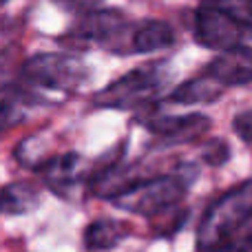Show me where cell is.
Here are the masks:
<instances>
[{"instance_id":"13","label":"cell","mask_w":252,"mask_h":252,"mask_svg":"<svg viewBox=\"0 0 252 252\" xmlns=\"http://www.w3.org/2000/svg\"><path fill=\"white\" fill-rule=\"evenodd\" d=\"M128 223L118 219H95L84 230V246L89 252H104L111 250L128 237Z\"/></svg>"},{"instance_id":"15","label":"cell","mask_w":252,"mask_h":252,"mask_svg":"<svg viewBox=\"0 0 252 252\" xmlns=\"http://www.w3.org/2000/svg\"><path fill=\"white\" fill-rule=\"evenodd\" d=\"M204 4H210V7L219 9V11H226L232 18H237V20L250 25V16H252L250 0H204Z\"/></svg>"},{"instance_id":"16","label":"cell","mask_w":252,"mask_h":252,"mask_svg":"<svg viewBox=\"0 0 252 252\" xmlns=\"http://www.w3.org/2000/svg\"><path fill=\"white\" fill-rule=\"evenodd\" d=\"M201 159L210 166H223L230 159V146H228L223 139H210V142L204 144Z\"/></svg>"},{"instance_id":"1","label":"cell","mask_w":252,"mask_h":252,"mask_svg":"<svg viewBox=\"0 0 252 252\" xmlns=\"http://www.w3.org/2000/svg\"><path fill=\"white\" fill-rule=\"evenodd\" d=\"M252 241V184L246 179L206 208L197 228V250L250 246Z\"/></svg>"},{"instance_id":"4","label":"cell","mask_w":252,"mask_h":252,"mask_svg":"<svg viewBox=\"0 0 252 252\" xmlns=\"http://www.w3.org/2000/svg\"><path fill=\"white\" fill-rule=\"evenodd\" d=\"M168 82L164 64L153 62L142 64L137 69L128 71L126 75L111 82L109 87L100 89L93 95V104L97 109H135L153 102Z\"/></svg>"},{"instance_id":"21","label":"cell","mask_w":252,"mask_h":252,"mask_svg":"<svg viewBox=\"0 0 252 252\" xmlns=\"http://www.w3.org/2000/svg\"><path fill=\"white\" fill-rule=\"evenodd\" d=\"M4 2H9V0H0V7H4Z\"/></svg>"},{"instance_id":"14","label":"cell","mask_w":252,"mask_h":252,"mask_svg":"<svg viewBox=\"0 0 252 252\" xmlns=\"http://www.w3.org/2000/svg\"><path fill=\"white\" fill-rule=\"evenodd\" d=\"M40 204V188L31 182H13L0 190V213L25 215Z\"/></svg>"},{"instance_id":"18","label":"cell","mask_w":252,"mask_h":252,"mask_svg":"<svg viewBox=\"0 0 252 252\" xmlns=\"http://www.w3.org/2000/svg\"><path fill=\"white\" fill-rule=\"evenodd\" d=\"M232 128H235V133L239 135V139L244 144H250V130H252V115L250 111H241L239 115H235V120H232Z\"/></svg>"},{"instance_id":"11","label":"cell","mask_w":252,"mask_h":252,"mask_svg":"<svg viewBox=\"0 0 252 252\" xmlns=\"http://www.w3.org/2000/svg\"><path fill=\"white\" fill-rule=\"evenodd\" d=\"M38 102H40L38 95L22 89L18 82L4 87L0 91V135L20 124L27 118L29 106L38 104Z\"/></svg>"},{"instance_id":"17","label":"cell","mask_w":252,"mask_h":252,"mask_svg":"<svg viewBox=\"0 0 252 252\" xmlns=\"http://www.w3.org/2000/svg\"><path fill=\"white\" fill-rule=\"evenodd\" d=\"M56 4H60L62 9L75 13V16H82V13H89L93 9L102 7V0H53Z\"/></svg>"},{"instance_id":"5","label":"cell","mask_w":252,"mask_h":252,"mask_svg":"<svg viewBox=\"0 0 252 252\" xmlns=\"http://www.w3.org/2000/svg\"><path fill=\"white\" fill-rule=\"evenodd\" d=\"M133 31L130 22L126 20L122 11L115 9H93L82 13L80 20L69 29L62 40H75V42H95L113 51H128V33ZM130 53V51H128Z\"/></svg>"},{"instance_id":"10","label":"cell","mask_w":252,"mask_h":252,"mask_svg":"<svg viewBox=\"0 0 252 252\" xmlns=\"http://www.w3.org/2000/svg\"><path fill=\"white\" fill-rule=\"evenodd\" d=\"M175 44V29L164 20H146L130 31V53L166 51Z\"/></svg>"},{"instance_id":"3","label":"cell","mask_w":252,"mask_h":252,"mask_svg":"<svg viewBox=\"0 0 252 252\" xmlns=\"http://www.w3.org/2000/svg\"><path fill=\"white\" fill-rule=\"evenodd\" d=\"M18 84L29 93H73L89 80V66L71 53H35L16 71Z\"/></svg>"},{"instance_id":"7","label":"cell","mask_w":252,"mask_h":252,"mask_svg":"<svg viewBox=\"0 0 252 252\" xmlns=\"http://www.w3.org/2000/svg\"><path fill=\"white\" fill-rule=\"evenodd\" d=\"M164 144H188L204 137L210 130V118L201 113H188V115H157V118H146L142 122Z\"/></svg>"},{"instance_id":"9","label":"cell","mask_w":252,"mask_h":252,"mask_svg":"<svg viewBox=\"0 0 252 252\" xmlns=\"http://www.w3.org/2000/svg\"><path fill=\"white\" fill-rule=\"evenodd\" d=\"M38 173H42L44 184L53 192L66 195L69 188H73L82 177V159L75 153H64V155H53L42 159L35 166Z\"/></svg>"},{"instance_id":"8","label":"cell","mask_w":252,"mask_h":252,"mask_svg":"<svg viewBox=\"0 0 252 252\" xmlns=\"http://www.w3.org/2000/svg\"><path fill=\"white\" fill-rule=\"evenodd\" d=\"M213 80H217L223 89L230 87H248L252 80V51L250 44H241L237 49L223 51L208 62L204 69Z\"/></svg>"},{"instance_id":"20","label":"cell","mask_w":252,"mask_h":252,"mask_svg":"<svg viewBox=\"0 0 252 252\" xmlns=\"http://www.w3.org/2000/svg\"><path fill=\"white\" fill-rule=\"evenodd\" d=\"M204 252H250V246H226V248H215Z\"/></svg>"},{"instance_id":"12","label":"cell","mask_w":252,"mask_h":252,"mask_svg":"<svg viewBox=\"0 0 252 252\" xmlns=\"http://www.w3.org/2000/svg\"><path fill=\"white\" fill-rule=\"evenodd\" d=\"M223 93L226 89L217 80H213L208 73H201L175 87V91L168 93V100L175 104H210L217 102Z\"/></svg>"},{"instance_id":"6","label":"cell","mask_w":252,"mask_h":252,"mask_svg":"<svg viewBox=\"0 0 252 252\" xmlns=\"http://www.w3.org/2000/svg\"><path fill=\"white\" fill-rule=\"evenodd\" d=\"M195 40L197 44L213 51H230L241 44H248V33L250 25L232 18L230 13L219 11V9L210 7V4L201 2L195 11Z\"/></svg>"},{"instance_id":"2","label":"cell","mask_w":252,"mask_h":252,"mask_svg":"<svg viewBox=\"0 0 252 252\" xmlns=\"http://www.w3.org/2000/svg\"><path fill=\"white\" fill-rule=\"evenodd\" d=\"M197 177V166L182 164L166 175H146L113 197V206L142 217H159L170 213L186 197Z\"/></svg>"},{"instance_id":"19","label":"cell","mask_w":252,"mask_h":252,"mask_svg":"<svg viewBox=\"0 0 252 252\" xmlns=\"http://www.w3.org/2000/svg\"><path fill=\"white\" fill-rule=\"evenodd\" d=\"M11 62H9V56H4V53H0V91H2L4 87H9L11 82Z\"/></svg>"}]
</instances>
